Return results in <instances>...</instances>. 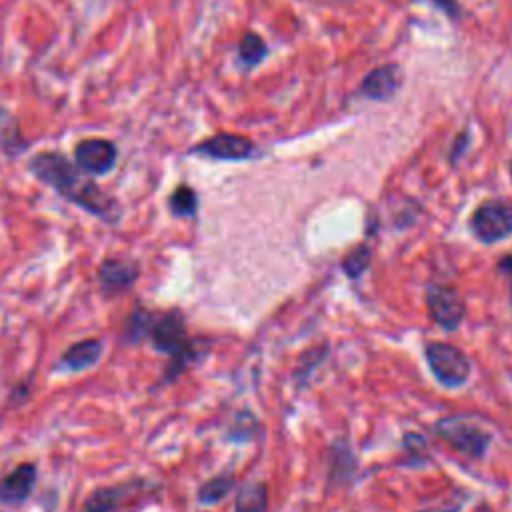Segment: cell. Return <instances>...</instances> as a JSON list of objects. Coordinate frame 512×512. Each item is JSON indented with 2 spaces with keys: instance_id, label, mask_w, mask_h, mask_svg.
Returning a JSON list of instances; mask_svg holds the SVG:
<instances>
[{
  "instance_id": "6da1fadb",
  "label": "cell",
  "mask_w": 512,
  "mask_h": 512,
  "mask_svg": "<svg viewBox=\"0 0 512 512\" xmlns=\"http://www.w3.org/2000/svg\"><path fill=\"white\" fill-rule=\"evenodd\" d=\"M30 170L38 180L54 188L60 196L70 200L72 204L84 208L86 212L106 220L116 222L118 220V206L112 198L102 194V190L82 174L60 154L56 152H42L34 156L30 162Z\"/></svg>"
},
{
  "instance_id": "7a4b0ae2",
  "label": "cell",
  "mask_w": 512,
  "mask_h": 512,
  "mask_svg": "<svg viewBox=\"0 0 512 512\" xmlns=\"http://www.w3.org/2000/svg\"><path fill=\"white\" fill-rule=\"evenodd\" d=\"M126 332L128 338L134 342L144 336L150 338L152 346L158 352L170 356L172 366L166 370V380H172L184 366H188L196 358L184 318L174 310L162 314H152L150 310H134L126 324Z\"/></svg>"
},
{
  "instance_id": "3957f363",
  "label": "cell",
  "mask_w": 512,
  "mask_h": 512,
  "mask_svg": "<svg viewBox=\"0 0 512 512\" xmlns=\"http://www.w3.org/2000/svg\"><path fill=\"white\" fill-rule=\"evenodd\" d=\"M424 354L432 374L440 384L448 388H458L468 380L470 362L460 348L446 342H428Z\"/></svg>"
},
{
  "instance_id": "277c9868",
  "label": "cell",
  "mask_w": 512,
  "mask_h": 512,
  "mask_svg": "<svg viewBox=\"0 0 512 512\" xmlns=\"http://www.w3.org/2000/svg\"><path fill=\"white\" fill-rule=\"evenodd\" d=\"M436 430L452 448L464 452L466 456H482L490 444L488 432L460 416L442 418Z\"/></svg>"
},
{
  "instance_id": "5b68a950",
  "label": "cell",
  "mask_w": 512,
  "mask_h": 512,
  "mask_svg": "<svg viewBox=\"0 0 512 512\" xmlns=\"http://www.w3.org/2000/svg\"><path fill=\"white\" fill-rule=\"evenodd\" d=\"M472 230L478 240L492 244L512 232V206L504 202H484L472 214Z\"/></svg>"
},
{
  "instance_id": "8992f818",
  "label": "cell",
  "mask_w": 512,
  "mask_h": 512,
  "mask_svg": "<svg viewBox=\"0 0 512 512\" xmlns=\"http://www.w3.org/2000/svg\"><path fill=\"white\" fill-rule=\"evenodd\" d=\"M428 310L436 324H440L444 330H456L460 322L464 320V300L452 286H432L428 290Z\"/></svg>"
},
{
  "instance_id": "52a82bcc",
  "label": "cell",
  "mask_w": 512,
  "mask_h": 512,
  "mask_svg": "<svg viewBox=\"0 0 512 512\" xmlns=\"http://www.w3.org/2000/svg\"><path fill=\"white\" fill-rule=\"evenodd\" d=\"M138 276H140L138 262L132 258H120V256L104 258L96 272L98 286L108 296L110 294L116 296L130 290L138 280Z\"/></svg>"
},
{
  "instance_id": "ba28073f",
  "label": "cell",
  "mask_w": 512,
  "mask_h": 512,
  "mask_svg": "<svg viewBox=\"0 0 512 512\" xmlns=\"http://www.w3.org/2000/svg\"><path fill=\"white\" fill-rule=\"evenodd\" d=\"M76 164L82 172L102 176L114 168L116 162V146L108 140L102 138H92V140H82L76 150Z\"/></svg>"
},
{
  "instance_id": "9c48e42d",
  "label": "cell",
  "mask_w": 512,
  "mask_h": 512,
  "mask_svg": "<svg viewBox=\"0 0 512 512\" xmlns=\"http://www.w3.org/2000/svg\"><path fill=\"white\" fill-rule=\"evenodd\" d=\"M194 152L218 160H242L254 152V144L238 134H216L200 142Z\"/></svg>"
},
{
  "instance_id": "30bf717a",
  "label": "cell",
  "mask_w": 512,
  "mask_h": 512,
  "mask_svg": "<svg viewBox=\"0 0 512 512\" xmlns=\"http://www.w3.org/2000/svg\"><path fill=\"white\" fill-rule=\"evenodd\" d=\"M36 482V466L32 462L18 464L10 474L0 478V504L12 506L24 502Z\"/></svg>"
},
{
  "instance_id": "8fae6325",
  "label": "cell",
  "mask_w": 512,
  "mask_h": 512,
  "mask_svg": "<svg viewBox=\"0 0 512 512\" xmlns=\"http://www.w3.org/2000/svg\"><path fill=\"white\" fill-rule=\"evenodd\" d=\"M100 356H102V340H96V338L80 340L62 352L58 360V370L82 372L92 368L100 360Z\"/></svg>"
},
{
  "instance_id": "7c38bea8",
  "label": "cell",
  "mask_w": 512,
  "mask_h": 512,
  "mask_svg": "<svg viewBox=\"0 0 512 512\" xmlns=\"http://www.w3.org/2000/svg\"><path fill=\"white\" fill-rule=\"evenodd\" d=\"M136 488H132V484H120V486H102L96 488L82 506V512H114L118 506H122V502L130 496V492H134Z\"/></svg>"
},
{
  "instance_id": "4fadbf2b",
  "label": "cell",
  "mask_w": 512,
  "mask_h": 512,
  "mask_svg": "<svg viewBox=\"0 0 512 512\" xmlns=\"http://www.w3.org/2000/svg\"><path fill=\"white\" fill-rule=\"evenodd\" d=\"M398 88V70L392 64L372 70L362 82V94L374 100L390 98Z\"/></svg>"
},
{
  "instance_id": "5bb4252c",
  "label": "cell",
  "mask_w": 512,
  "mask_h": 512,
  "mask_svg": "<svg viewBox=\"0 0 512 512\" xmlns=\"http://www.w3.org/2000/svg\"><path fill=\"white\" fill-rule=\"evenodd\" d=\"M266 510V486L248 484L238 492L236 512H264Z\"/></svg>"
},
{
  "instance_id": "9a60e30c",
  "label": "cell",
  "mask_w": 512,
  "mask_h": 512,
  "mask_svg": "<svg viewBox=\"0 0 512 512\" xmlns=\"http://www.w3.org/2000/svg\"><path fill=\"white\" fill-rule=\"evenodd\" d=\"M230 488H232V478L230 476H226V474L216 476V478H212V480H208L200 486L198 500L202 504H214V502L222 500L228 494Z\"/></svg>"
},
{
  "instance_id": "2e32d148",
  "label": "cell",
  "mask_w": 512,
  "mask_h": 512,
  "mask_svg": "<svg viewBox=\"0 0 512 512\" xmlns=\"http://www.w3.org/2000/svg\"><path fill=\"white\" fill-rule=\"evenodd\" d=\"M198 198L196 192L188 186H178L170 196V210L176 216H192L196 212Z\"/></svg>"
},
{
  "instance_id": "e0dca14e",
  "label": "cell",
  "mask_w": 512,
  "mask_h": 512,
  "mask_svg": "<svg viewBox=\"0 0 512 512\" xmlns=\"http://www.w3.org/2000/svg\"><path fill=\"white\" fill-rule=\"evenodd\" d=\"M238 52H240V58H242L244 64L254 66V64H258V62L264 58L266 46H264V42H262V38H260L258 34L246 32V34L242 36V40H240Z\"/></svg>"
},
{
  "instance_id": "ac0fdd59",
  "label": "cell",
  "mask_w": 512,
  "mask_h": 512,
  "mask_svg": "<svg viewBox=\"0 0 512 512\" xmlns=\"http://www.w3.org/2000/svg\"><path fill=\"white\" fill-rule=\"evenodd\" d=\"M370 262V250L368 246H356L344 260H342V268L350 278L360 276Z\"/></svg>"
},
{
  "instance_id": "d6986e66",
  "label": "cell",
  "mask_w": 512,
  "mask_h": 512,
  "mask_svg": "<svg viewBox=\"0 0 512 512\" xmlns=\"http://www.w3.org/2000/svg\"><path fill=\"white\" fill-rule=\"evenodd\" d=\"M498 270H500V274H504V276L510 280V290H512V256L500 258Z\"/></svg>"
},
{
  "instance_id": "ffe728a7",
  "label": "cell",
  "mask_w": 512,
  "mask_h": 512,
  "mask_svg": "<svg viewBox=\"0 0 512 512\" xmlns=\"http://www.w3.org/2000/svg\"><path fill=\"white\" fill-rule=\"evenodd\" d=\"M420 512H458V506H442V508H428V510H420Z\"/></svg>"
}]
</instances>
